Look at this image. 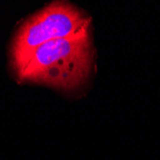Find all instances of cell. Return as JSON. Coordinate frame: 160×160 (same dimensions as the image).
Listing matches in <instances>:
<instances>
[{"mask_svg":"<svg viewBox=\"0 0 160 160\" xmlns=\"http://www.w3.org/2000/svg\"><path fill=\"white\" fill-rule=\"evenodd\" d=\"M93 62L89 33L52 40L40 45L17 72L22 82L73 90L88 79Z\"/></svg>","mask_w":160,"mask_h":160,"instance_id":"obj_1","label":"cell"},{"mask_svg":"<svg viewBox=\"0 0 160 160\" xmlns=\"http://www.w3.org/2000/svg\"><path fill=\"white\" fill-rule=\"evenodd\" d=\"M90 18L68 2L55 1L28 18L12 43L11 61L18 72L40 45L61 38L89 33Z\"/></svg>","mask_w":160,"mask_h":160,"instance_id":"obj_2","label":"cell"}]
</instances>
